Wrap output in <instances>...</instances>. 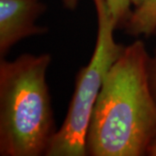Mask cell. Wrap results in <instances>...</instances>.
<instances>
[{"label":"cell","instance_id":"cell-1","mask_svg":"<svg viewBox=\"0 0 156 156\" xmlns=\"http://www.w3.org/2000/svg\"><path fill=\"white\" fill-rule=\"evenodd\" d=\"M145 44L124 48L107 74L86 136L87 154L143 156L156 139V101Z\"/></svg>","mask_w":156,"mask_h":156},{"label":"cell","instance_id":"cell-2","mask_svg":"<svg viewBox=\"0 0 156 156\" xmlns=\"http://www.w3.org/2000/svg\"><path fill=\"white\" fill-rule=\"evenodd\" d=\"M50 54L0 62V155H45L56 133L48 84Z\"/></svg>","mask_w":156,"mask_h":156},{"label":"cell","instance_id":"cell-3","mask_svg":"<svg viewBox=\"0 0 156 156\" xmlns=\"http://www.w3.org/2000/svg\"><path fill=\"white\" fill-rule=\"evenodd\" d=\"M97 17V37L88 65L79 70L72 98L61 128L56 131L46 156H85L86 136L96 100L107 74L125 46L116 43V27L106 0H92Z\"/></svg>","mask_w":156,"mask_h":156},{"label":"cell","instance_id":"cell-4","mask_svg":"<svg viewBox=\"0 0 156 156\" xmlns=\"http://www.w3.org/2000/svg\"><path fill=\"white\" fill-rule=\"evenodd\" d=\"M45 10L42 0H0L1 58L22 39L47 32L35 23Z\"/></svg>","mask_w":156,"mask_h":156},{"label":"cell","instance_id":"cell-5","mask_svg":"<svg viewBox=\"0 0 156 156\" xmlns=\"http://www.w3.org/2000/svg\"><path fill=\"white\" fill-rule=\"evenodd\" d=\"M124 28L130 36L149 37L156 32V0H146L132 12Z\"/></svg>","mask_w":156,"mask_h":156},{"label":"cell","instance_id":"cell-6","mask_svg":"<svg viewBox=\"0 0 156 156\" xmlns=\"http://www.w3.org/2000/svg\"><path fill=\"white\" fill-rule=\"evenodd\" d=\"M106 3L116 27H124L133 12L131 0H106Z\"/></svg>","mask_w":156,"mask_h":156},{"label":"cell","instance_id":"cell-7","mask_svg":"<svg viewBox=\"0 0 156 156\" xmlns=\"http://www.w3.org/2000/svg\"><path fill=\"white\" fill-rule=\"evenodd\" d=\"M147 75H148V82H149L151 91L156 101V51L154 56H149Z\"/></svg>","mask_w":156,"mask_h":156},{"label":"cell","instance_id":"cell-8","mask_svg":"<svg viewBox=\"0 0 156 156\" xmlns=\"http://www.w3.org/2000/svg\"><path fill=\"white\" fill-rule=\"evenodd\" d=\"M78 1L79 0H63V5L65 8L69 10H74L77 6Z\"/></svg>","mask_w":156,"mask_h":156},{"label":"cell","instance_id":"cell-9","mask_svg":"<svg viewBox=\"0 0 156 156\" xmlns=\"http://www.w3.org/2000/svg\"><path fill=\"white\" fill-rule=\"evenodd\" d=\"M147 155L156 156V139L152 142L147 149Z\"/></svg>","mask_w":156,"mask_h":156},{"label":"cell","instance_id":"cell-10","mask_svg":"<svg viewBox=\"0 0 156 156\" xmlns=\"http://www.w3.org/2000/svg\"><path fill=\"white\" fill-rule=\"evenodd\" d=\"M146 0H131L132 4L135 6V8H137V7H139L140 5H141Z\"/></svg>","mask_w":156,"mask_h":156}]
</instances>
